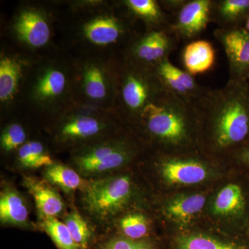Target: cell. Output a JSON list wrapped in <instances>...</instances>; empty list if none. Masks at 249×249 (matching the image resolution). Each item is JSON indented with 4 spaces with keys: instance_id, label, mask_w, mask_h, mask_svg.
I'll return each instance as SVG.
<instances>
[{
    "instance_id": "cell-27",
    "label": "cell",
    "mask_w": 249,
    "mask_h": 249,
    "mask_svg": "<svg viewBox=\"0 0 249 249\" xmlns=\"http://www.w3.org/2000/svg\"><path fill=\"white\" fill-rule=\"evenodd\" d=\"M120 229L124 237L133 240H143L149 232L147 219L141 213L124 216L121 219Z\"/></svg>"
},
{
    "instance_id": "cell-20",
    "label": "cell",
    "mask_w": 249,
    "mask_h": 249,
    "mask_svg": "<svg viewBox=\"0 0 249 249\" xmlns=\"http://www.w3.org/2000/svg\"><path fill=\"white\" fill-rule=\"evenodd\" d=\"M44 175L49 182L67 192L82 188L85 189L88 185L76 171L61 164L53 163L50 166L46 167Z\"/></svg>"
},
{
    "instance_id": "cell-31",
    "label": "cell",
    "mask_w": 249,
    "mask_h": 249,
    "mask_svg": "<svg viewBox=\"0 0 249 249\" xmlns=\"http://www.w3.org/2000/svg\"><path fill=\"white\" fill-rule=\"evenodd\" d=\"M26 138L27 135L20 124H11L6 127L1 135V147L6 151H11L24 145Z\"/></svg>"
},
{
    "instance_id": "cell-23",
    "label": "cell",
    "mask_w": 249,
    "mask_h": 249,
    "mask_svg": "<svg viewBox=\"0 0 249 249\" xmlns=\"http://www.w3.org/2000/svg\"><path fill=\"white\" fill-rule=\"evenodd\" d=\"M101 129V124L94 118L80 116L67 123L61 134L65 138L85 139L96 135Z\"/></svg>"
},
{
    "instance_id": "cell-5",
    "label": "cell",
    "mask_w": 249,
    "mask_h": 249,
    "mask_svg": "<svg viewBox=\"0 0 249 249\" xmlns=\"http://www.w3.org/2000/svg\"><path fill=\"white\" fill-rule=\"evenodd\" d=\"M132 156V150L123 142L103 144L78 156L76 164L82 173L96 175L120 168Z\"/></svg>"
},
{
    "instance_id": "cell-10",
    "label": "cell",
    "mask_w": 249,
    "mask_h": 249,
    "mask_svg": "<svg viewBox=\"0 0 249 249\" xmlns=\"http://www.w3.org/2000/svg\"><path fill=\"white\" fill-rule=\"evenodd\" d=\"M249 196L245 187L238 183H229L218 193L213 205L216 215L235 218L244 224L249 218Z\"/></svg>"
},
{
    "instance_id": "cell-9",
    "label": "cell",
    "mask_w": 249,
    "mask_h": 249,
    "mask_svg": "<svg viewBox=\"0 0 249 249\" xmlns=\"http://www.w3.org/2000/svg\"><path fill=\"white\" fill-rule=\"evenodd\" d=\"M160 169L162 177L169 185L197 184L208 177L206 165L195 158L168 157L162 163Z\"/></svg>"
},
{
    "instance_id": "cell-33",
    "label": "cell",
    "mask_w": 249,
    "mask_h": 249,
    "mask_svg": "<svg viewBox=\"0 0 249 249\" xmlns=\"http://www.w3.org/2000/svg\"><path fill=\"white\" fill-rule=\"evenodd\" d=\"M245 29L249 32V15L245 20Z\"/></svg>"
},
{
    "instance_id": "cell-2",
    "label": "cell",
    "mask_w": 249,
    "mask_h": 249,
    "mask_svg": "<svg viewBox=\"0 0 249 249\" xmlns=\"http://www.w3.org/2000/svg\"><path fill=\"white\" fill-rule=\"evenodd\" d=\"M139 118L154 139L169 146L188 143L197 124L194 107L165 89L147 103Z\"/></svg>"
},
{
    "instance_id": "cell-11",
    "label": "cell",
    "mask_w": 249,
    "mask_h": 249,
    "mask_svg": "<svg viewBox=\"0 0 249 249\" xmlns=\"http://www.w3.org/2000/svg\"><path fill=\"white\" fill-rule=\"evenodd\" d=\"M175 47L173 37L163 29L152 31L144 36L134 48V53L141 61L153 67L168 58Z\"/></svg>"
},
{
    "instance_id": "cell-19",
    "label": "cell",
    "mask_w": 249,
    "mask_h": 249,
    "mask_svg": "<svg viewBox=\"0 0 249 249\" xmlns=\"http://www.w3.org/2000/svg\"><path fill=\"white\" fill-rule=\"evenodd\" d=\"M122 33L120 23L111 17L96 18L85 27L87 38L98 45H107L116 42Z\"/></svg>"
},
{
    "instance_id": "cell-32",
    "label": "cell",
    "mask_w": 249,
    "mask_h": 249,
    "mask_svg": "<svg viewBox=\"0 0 249 249\" xmlns=\"http://www.w3.org/2000/svg\"><path fill=\"white\" fill-rule=\"evenodd\" d=\"M235 158L241 165L249 169V141L236 151Z\"/></svg>"
},
{
    "instance_id": "cell-21",
    "label": "cell",
    "mask_w": 249,
    "mask_h": 249,
    "mask_svg": "<svg viewBox=\"0 0 249 249\" xmlns=\"http://www.w3.org/2000/svg\"><path fill=\"white\" fill-rule=\"evenodd\" d=\"M20 67L14 59L3 58L0 62V99L1 102L11 99L17 89Z\"/></svg>"
},
{
    "instance_id": "cell-22",
    "label": "cell",
    "mask_w": 249,
    "mask_h": 249,
    "mask_svg": "<svg viewBox=\"0 0 249 249\" xmlns=\"http://www.w3.org/2000/svg\"><path fill=\"white\" fill-rule=\"evenodd\" d=\"M20 164L26 168H38L53 164V160L45 151L42 143L30 142L21 146L18 154Z\"/></svg>"
},
{
    "instance_id": "cell-24",
    "label": "cell",
    "mask_w": 249,
    "mask_h": 249,
    "mask_svg": "<svg viewBox=\"0 0 249 249\" xmlns=\"http://www.w3.org/2000/svg\"><path fill=\"white\" fill-rule=\"evenodd\" d=\"M42 228L59 249H81L72 238L66 224L55 217L42 219Z\"/></svg>"
},
{
    "instance_id": "cell-16",
    "label": "cell",
    "mask_w": 249,
    "mask_h": 249,
    "mask_svg": "<svg viewBox=\"0 0 249 249\" xmlns=\"http://www.w3.org/2000/svg\"><path fill=\"white\" fill-rule=\"evenodd\" d=\"M204 195H182L170 199L165 206V214L170 219L180 224L189 223L204 208Z\"/></svg>"
},
{
    "instance_id": "cell-25",
    "label": "cell",
    "mask_w": 249,
    "mask_h": 249,
    "mask_svg": "<svg viewBox=\"0 0 249 249\" xmlns=\"http://www.w3.org/2000/svg\"><path fill=\"white\" fill-rule=\"evenodd\" d=\"M66 85V78L58 70H49L39 80L36 93L41 100H48L56 97L63 92Z\"/></svg>"
},
{
    "instance_id": "cell-4",
    "label": "cell",
    "mask_w": 249,
    "mask_h": 249,
    "mask_svg": "<svg viewBox=\"0 0 249 249\" xmlns=\"http://www.w3.org/2000/svg\"><path fill=\"white\" fill-rule=\"evenodd\" d=\"M229 61L230 78L249 80V32L244 27L220 29L215 32Z\"/></svg>"
},
{
    "instance_id": "cell-30",
    "label": "cell",
    "mask_w": 249,
    "mask_h": 249,
    "mask_svg": "<svg viewBox=\"0 0 249 249\" xmlns=\"http://www.w3.org/2000/svg\"><path fill=\"white\" fill-rule=\"evenodd\" d=\"M126 4L134 14L147 20L157 22L163 16L158 4L153 0H128Z\"/></svg>"
},
{
    "instance_id": "cell-7",
    "label": "cell",
    "mask_w": 249,
    "mask_h": 249,
    "mask_svg": "<svg viewBox=\"0 0 249 249\" xmlns=\"http://www.w3.org/2000/svg\"><path fill=\"white\" fill-rule=\"evenodd\" d=\"M164 89L154 70L152 73L131 71L124 78L121 95L126 108L139 116L147 103Z\"/></svg>"
},
{
    "instance_id": "cell-12",
    "label": "cell",
    "mask_w": 249,
    "mask_h": 249,
    "mask_svg": "<svg viewBox=\"0 0 249 249\" xmlns=\"http://www.w3.org/2000/svg\"><path fill=\"white\" fill-rule=\"evenodd\" d=\"M23 183L34 197L42 219L55 217L61 213L64 209L63 201L47 182L34 177L24 176Z\"/></svg>"
},
{
    "instance_id": "cell-26",
    "label": "cell",
    "mask_w": 249,
    "mask_h": 249,
    "mask_svg": "<svg viewBox=\"0 0 249 249\" xmlns=\"http://www.w3.org/2000/svg\"><path fill=\"white\" fill-rule=\"evenodd\" d=\"M72 238L81 249H88L91 243V233L88 224L76 211L67 214L65 219Z\"/></svg>"
},
{
    "instance_id": "cell-28",
    "label": "cell",
    "mask_w": 249,
    "mask_h": 249,
    "mask_svg": "<svg viewBox=\"0 0 249 249\" xmlns=\"http://www.w3.org/2000/svg\"><path fill=\"white\" fill-rule=\"evenodd\" d=\"M102 71L96 66H90L85 73V92L92 99L100 100L107 93L106 81Z\"/></svg>"
},
{
    "instance_id": "cell-6",
    "label": "cell",
    "mask_w": 249,
    "mask_h": 249,
    "mask_svg": "<svg viewBox=\"0 0 249 249\" xmlns=\"http://www.w3.org/2000/svg\"><path fill=\"white\" fill-rule=\"evenodd\" d=\"M152 67L165 90L193 107L209 89L196 83L188 72L175 66L168 58Z\"/></svg>"
},
{
    "instance_id": "cell-8",
    "label": "cell",
    "mask_w": 249,
    "mask_h": 249,
    "mask_svg": "<svg viewBox=\"0 0 249 249\" xmlns=\"http://www.w3.org/2000/svg\"><path fill=\"white\" fill-rule=\"evenodd\" d=\"M212 4L211 0H193L183 4L172 31L185 39L199 35L211 19Z\"/></svg>"
},
{
    "instance_id": "cell-14",
    "label": "cell",
    "mask_w": 249,
    "mask_h": 249,
    "mask_svg": "<svg viewBox=\"0 0 249 249\" xmlns=\"http://www.w3.org/2000/svg\"><path fill=\"white\" fill-rule=\"evenodd\" d=\"M174 249H249V236L224 241L206 234H183L175 239Z\"/></svg>"
},
{
    "instance_id": "cell-29",
    "label": "cell",
    "mask_w": 249,
    "mask_h": 249,
    "mask_svg": "<svg viewBox=\"0 0 249 249\" xmlns=\"http://www.w3.org/2000/svg\"><path fill=\"white\" fill-rule=\"evenodd\" d=\"M96 249H157L152 241L147 238L133 240L124 236H117L105 241Z\"/></svg>"
},
{
    "instance_id": "cell-17",
    "label": "cell",
    "mask_w": 249,
    "mask_h": 249,
    "mask_svg": "<svg viewBox=\"0 0 249 249\" xmlns=\"http://www.w3.org/2000/svg\"><path fill=\"white\" fill-rule=\"evenodd\" d=\"M249 15V0H221L213 1L211 19L213 18L222 29L240 27Z\"/></svg>"
},
{
    "instance_id": "cell-13",
    "label": "cell",
    "mask_w": 249,
    "mask_h": 249,
    "mask_svg": "<svg viewBox=\"0 0 249 249\" xmlns=\"http://www.w3.org/2000/svg\"><path fill=\"white\" fill-rule=\"evenodd\" d=\"M15 29L21 40L34 47L45 45L50 37L49 24L36 11L23 12L16 21Z\"/></svg>"
},
{
    "instance_id": "cell-18",
    "label": "cell",
    "mask_w": 249,
    "mask_h": 249,
    "mask_svg": "<svg viewBox=\"0 0 249 249\" xmlns=\"http://www.w3.org/2000/svg\"><path fill=\"white\" fill-rule=\"evenodd\" d=\"M29 212L24 199L19 193L6 188L0 196V219L4 224L23 225L27 222Z\"/></svg>"
},
{
    "instance_id": "cell-1",
    "label": "cell",
    "mask_w": 249,
    "mask_h": 249,
    "mask_svg": "<svg viewBox=\"0 0 249 249\" xmlns=\"http://www.w3.org/2000/svg\"><path fill=\"white\" fill-rule=\"evenodd\" d=\"M196 124L206 126L210 142L219 151L249 141V80L229 79L219 89H208L194 106Z\"/></svg>"
},
{
    "instance_id": "cell-15",
    "label": "cell",
    "mask_w": 249,
    "mask_h": 249,
    "mask_svg": "<svg viewBox=\"0 0 249 249\" xmlns=\"http://www.w3.org/2000/svg\"><path fill=\"white\" fill-rule=\"evenodd\" d=\"M214 60L215 52L209 41H193L183 50V64L191 76L209 71L213 66Z\"/></svg>"
},
{
    "instance_id": "cell-3",
    "label": "cell",
    "mask_w": 249,
    "mask_h": 249,
    "mask_svg": "<svg viewBox=\"0 0 249 249\" xmlns=\"http://www.w3.org/2000/svg\"><path fill=\"white\" fill-rule=\"evenodd\" d=\"M132 193L127 176L98 178L88 183L83 194L85 208L94 217L108 219L127 204Z\"/></svg>"
}]
</instances>
